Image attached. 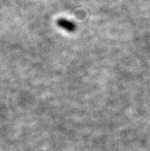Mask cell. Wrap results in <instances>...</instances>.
<instances>
[{"mask_svg":"<svg viewBox=\"0 0 150 151\" xmlns=\"http://www.w3.org/2000/svg\"><path fill=\"white\" fill-rule=\"evenodd\" d=\"M57 24L59 25L60 27L63 28V29L69 31V32H73V31L76 30V24L73 22L66 20V19H59L57 21Z\"/></svg>","mask_w":150,"mask_h":151,"instance_id":"1","label":"cell"}]
</instances>
